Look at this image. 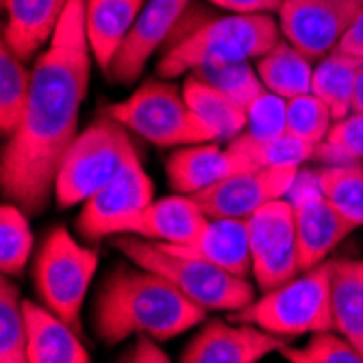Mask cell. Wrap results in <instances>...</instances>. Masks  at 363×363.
I'll list each match as a JSON object with an SVG mask.
<instances>
[{"instance_id": "1", "label": "cell", "mask_w": 363, "mask_h": 363, "mask_svg": "<svg viewBox=\"0 0 363 363\" xmlns=\"http://www.w3.org/2000/svg\"><path fill=\"white\" fill-rule=\"evenodd\" d=\"M91 57L85 0H70L52 40L33 65L28 107L0 163L3 196L28 216L46 209L59 163L79 135Z\"/></svg>"}, {"instance_id": "2", "label": "cell", "mask_w": 363, "mask_h": 363, "mask_svg": "<svg viewBox=\"0 0 363 363\" xmlns=\"http://www.w3.org/2000/svg\"><path fill=\"white\" fill-rule=\"evenodd\" d=\"M205 313L166 277L138 263H120L94 301V331L105 344H118L133 335L168 342L201 324Z\"/></svg>"}, {"instance_id": "3", "label": "cell", "mask_w": 363, "mask_h": 363, "mask_svg": "<svg viewBox=\"0 0 363 363\" xmlns=\"http://www.w3.org/2000/svg\"><path fill=\"white\" fill-rule=\"evenodd\" d=\"M191 28L179 30V40L166 46L157 63L161 79H179L211 61H257L283 38L279 20L270 13H230L203 20Z\"/></svg>"}, {"instance_id": "4", "label": "cell", "mask_w": 363, "mask_h": 363, "mask_svg": "<svg viewBox=\"0 0 363 363\" xmlns=\"http://www.w3.org/2000/svg\"><path fill=\"white\" fill-rule=\"evenodd\" d=\"M111 244L130 263L166 277L205 311L235 313L255 301V289L244 277H235L207 261L170 252L161 244L138 235H113Z\"/></svg>"}, {"instance_id": "5", "label": "cell", "mask_w": 363, "mask_h": 363, "mask_svg": "<svg viewBox=\"0 0 363 363\" xmlns=\"http://www.w3.org/2000/svg\"><path fill=\"white\" fill-rule=\"evenodd\" d=\"M333 263L335 259H326L285 285L263 291L259 301L230 313V320L257 324L263 331L289 342L307 333L335 331L331 305Z\"/></svg>"}, {"instance_id": "6", "label": "cell", "mask_w": 363, "mask_h": 363, "mask_svg": "<svg viewBox=\"0 0 363 363\" xmlns=\"http://www.w3.org/2000/svg\"><path fill=\"white\" fill-rule=\"evenodd\" d=\"M128 133V128L105 113L74 138L55 179V198L61 209L83 205L138 155Z\"/></svg>"}, {"instance_id": "7", "label": "cell", "mask_w": 363, "mask_h": 363, "mask_svg": "<svg viewBox=\"0 0 363 363\" xmlns=\"http://www.w3.org/2000/svg\"><path fill=\"white\" fill-rule=\"evenodd\" d=\"M138 138L161 146H189L216 142L211 130L196 118L187 105L183 89L168 79H148L126 101L105 111Z\"/></svg>"}, {"instance_id": "8", "label": "cell", "mask_w": 363, "mask_h": 363, "mask_svg": "<svg viewBox=\"0 0 363 363\" xmlns=\"http://www.w3.org/2000/svg\"><path fill=\"white\" fill-rule=\"evenodd\" d=\"M98 270V252L79 244L63 226L44 238L35 257V287L42 303L81 331V309Z\"/></svg>"}, {"instance_id": "9", "label": "cell", "mask_w": 363, "mask_h": 363, "mask_svg": "<svg viewBox=\"0 0 363 363\" xmlns=\"http://www.w3.org/2000/svg\"><path fill=\"white\" fill-rule=\"evenodd\" d=\"M152 194L155 185L140 155H133L105 187L83 203L77 218L79 233L89 242L124 235L133 220L152 203Z\"/></svg>"}, {"instance_id": "10", "label": "cell", "mask_w": 363, "mask_h": 363, "mask_svg": "<svg viewBox=\"0 0 363 363\" xmlns=\"http://www.w3.org/2000/svg\"><path fill=\"white\" fill-rule=\"evenodd\" d=\"M246 224L252 274L263 291H272L301 274L291 203L277 198L246 218Z\"/></svg>"}, {"instance_id": "11", "label": "cell", "mask_w": 363, "mask_h": 363, "mask_svg": "<svg viewBox=\"0 0 363 363\" xmlns=\"http://www.w3.org/2000/svg\"><path fill=\"white\" fill-rule=\"evenodd\" d=\"M363 9V0H283L279 16L283 38L320 61L333 52Z\"/></svg>"}, {"instance_id": "12", "label": "cell", "mask_w": 363, "mask_h": 363, "mask_svg": "<svg viewBox=\"0 0 363 363\" xmlns=\"http://www.w3.org/2000/svg\"><path fill=\"white\" fill-rule=\"evenodd\" d=\"M298 179V168H252L194 194L207 218L246 220L257 209L283 198Z\"/></svg>"}, {"instance_id": "13", "label": "cell", "mask_w": 363, "mask_h": 363, "mask_svg": "<svg viewBox=\"0 0 363 363\" xmlns=\"http://www.w3.org/2000/svg\"><path fill=\"white\" fill-rule=\"evenodd\" d=\"M289 340L235 320H207L181 352L183 363H257L281 352Z\"/></svg>"}, {"instance_id": "14", "label": "cell", "mask_w": 363, "mask_h": 363, "mask_svg": "<svg viewBox=\"0 0 363 363\" xmlns=\"http://www.w3.org/2000/svg\"><path fill=\"white\" fill-rule=\"evenodd\" d=\"M189 7L191 0H146L133 30L111 63L109 77L122 85L135 83L152 52L174 38Z\"/></svg>"}, {"instance_id": "15", "label": "cell", "mask_w": 363, "mask_h": 363, "mask_svg": "<svg viewBox=\"0 0 363 363\" xmlns=\"http://www.w3.org/2000/svg\"><path fill=\"white\" fill-rule=\"evenodd\" d=\"M291 205L296 220V240H298L301 272L311 270L318 263L326 261V257L337 248V244H342L357 228L320 191L318 181L311 191H305Z\"/></svg>"}, {"instance_id": "16", "label": "cell", "mask_w": 363, "mask_h": 363, "mask_svg": "<svg viewBox=\"0 0 363 363\" xmlns=\"http://www.w3.org/2000/svg\"><path fill=\"white\" fill-rule=\"evenodd\" d=\"M244 170H252L246 157L230 144L222 148L216 142L181 146L166 163V174L172 189L189 196Z\"/></svg>"}, {"instance_id": "17", "label": "cell", "mask_w": 363, "mask_h": 363, "mask_svg": "<svg viewBox=\"0 0 363 363\" xmlns=\"http://www.w3.org/2000/svg\"><path fill=\"white\" fill-rule=\"evenodd\" d=\"M170 252L185 255L207 261L216 268H222L235 277H248L252 272L248 224L238 218H209L205 228L191 242L181 246H168Z\"/></svg>"}, {"instance_id": "18", "label": "cell", "mask_w": 363, "mask_h": 363, "mask_svg": "<svg viewBox=\"0 0 363 363\" xmlns=\"http://www.w3.org/2000/svg\"><path fill=\"white\" fill-rule=\"evenodd\" d=\"M207 213L189 194H174L152 201L128 226L124 235H138L148 242L181 246L191 242L205 224Z\"/></svg>"}, {"instance_id": "19", "label": "cell", "mask_w": 363, "mask_h": 363, "mask_svg": "<svg viewBox=\"0 0 363 363\" xmlns=\"http://www.w3.org/2000/svg\"><path fill=\"white\" fill-rule=\"evenodd\" d=\"M5 11L3 42L24 61H30L48 42L70 0H0Z\"/></svg>"}, {"instance_id": "20", "label": "cell", "mask_w": 363, "mask_h": 363, "mask_svg": "<svg viewBox=\"0 0 363 363\" xmlns=\"http://www.w3.org/2000/svg\"><path fill=\"white\" fill-rule=\"evenodd\" d=\"M26 315V363H89V352L79 331L46 305L24 301Z\"/></svg>"}, {"instance_id": "21", "label": "cell", "mask_w": 363, "mask_h": 363, "mask_svg": "<svg viewBox=\"0 0 363 363\" xmlns=\"http://www.w3.org/2000/svg\"><path fill=\"white\" fill-rule=\"evenodd\" d=\"M146 0H85V28L94 61L109 74Z\"/></svg>"}, {"instance_id": "22", "label": "cell", "mask_w": 363, "mask_h": 363, "mask_svg": "<svg viewBox=\"0 0 363 363\" xmlns=\"http://www.w3.org/2000/svg\"><path fill=\"white\" fill-rule=\"evenodd\" d=\"M331 305L333 328L363 357V259H335Z\"/></svg>"}, {"instance_id": "23", "label": "cell", "mask_w": 363, "mask_h": 363, "mask_svg": "<svg viewBox=\"0 0 363 363\" xmlns=\"http://www.w3.org/2000/svg\"><path fill=\"white\" fill-rule=\"evenodd\" d=\"M183 96L196 118L213 133L216 142H230L246 130V109L198 77L187 74Z\"/></svg>"}, {"instance_id": "24", "label": "cell", "mask_w": 363, "mask_h": 363, "mask_svg": "<svg viewBox=\"0 0 363 363\" xmlns=\"http://www.w3.org/2000/svg\"><path fill=\"white\" fill-rule=\"evenodd\" d=\"M313 70V61L285 38H281L266 55L257 59V72L266 89L287 98V101L311 91Z\"/></svg>"}, {"instance_id": "25", "label": "cell", "mask_w": 363, "mask_h": 363, "mask_svg": "<svg viewBox=\"0 0 363 363\" xmlns=\"http://www.w3.org/2000/svg\"><path fill=\"white\" fill-rule=\"evenodd\" d=\"M361 68H363V59L350 57L337 48L322 57L320 63L315 65L311 91L326 103L335 122L352 113L354 85Z\"/></svg>"}, {"instance_id": "26", "label": "cell", "mask_w": 363, "mask_h": 363, "mask_svg": "<svg viewBox=\"0 0 363 363\" xmlns=\"http://www.w3.org/2000/svg\"><path fill=\"white\" fill-rule=\"evenodd\" d=\"M33 70L26 68V61L20 59L5 42L0 46V130L5 138H11L28 107Z\"/></svg>"}, {"instance_id": "27", "label": "cell", "mask_w": 363, "mask_h": 363, "mask_svg": "<svg viewBox=\"0 0 363 363\" xmlns=\"http://www.w3.org/2000/svg\"><path fill=\"white\" fill-rule=\"evenodd\" d=\"M228 144L246 157L250 168H301L320 150L318 144L301 140L291 133L274 140H255L242 133Z\"/></svg>"}, {"instance_id": "28", "label": "cell", "mask_w": 363, "mask_h": 363, "mask_svg": "<svg viewBox=\"0 0 363 363\" xmlns=\"http://www.w3.org/2000/svg\"><path fill=\"white\" fill-rule=\"evenodd\" d=\"M320 191L357 228L363 226V166L357 161L326 163L315 170Z\"/></svg>"}, {"instance_id": "29", "label": "cell", "mask_w": 363, "mask_h": 363, "mask_svg": "<svg viewBox=\"0 0 363 363\" xmlns=\"http://www.w3.org/2000/svg\"><path fill=\"white\" fill-rule=\"evenodd\" d=\"M189 74L209 83L228 98H233L244 109H248V105L259 94L266 91V85H263L257 68H252L250 61H211L198 65Z\"/></svg>"}, {"instance_id": "30", "label": "cell", "mask_w": 363, "mask_h": 363, "mask_svg": "<svg viewBox=\"0 0 363 363\" xmlns=\"http://www.w3.org/2000/svg\"><path fill=\"white\" fill-rule=\"evenodd\" d=\"M26 211L16 203L0 209V270L5 277H18L26 268L33 250V230Z\"/></svg>"}, {"instance_id": "31", "label": "cell", "mask_w": 363, "mask_h": 363, "mask_svg": "<svg viewBox=\"0 0 363 363\" xmlns=\"http://www.w3.org/2000/svg\"><path fill=\"white\" fill-rule=\"evenodd\" d=\"M0 361L26 363V315L18 285L3 274L0 283Z\"/></svg>"}, {"instance_id": "32", "label": "cell", "mask_w": 363, "mask_h": 363, "mask_svg": "<svg viewBox=\"0 0 363 363\" xmlns=\"http://www.w3.org/2000/svg\"><path fill=\"white\" fill-rule=\"evenodd\" d=\"M333 124L335 118L331 109L313 91L287 101V133L320 146L326 142Z\"/></svg>"}, {"instance_id": "33", "label": "cell", "mask_w": 363, "mask_h": 363, "mask_svg": "<svg viewBox=\"0 0 363 363\" xmlns=\"http://www.w3.org/2000/svg\"><path fill=\"white\" fill-rule=\"evenodd\" d=\"M281 354L289 363H363L361 352L337 331H318L303 348L285 346Z\"/></svg>"}, {"instance_id": "34", "label": "cell", "mask_w": 363, "mask_h": 363, "mask_svg": "<svg viewBox=\"0 0 363 363\" xmlns=\"http://www.w3.org/2000/svg\"><path fill=\"white\" fill-rule=\"evenodd\" d=\"M246 135L274 140L287 133V98L266 89L246 109Z\"/></svg>"}, {"instance_id": "35", "label": "cell", "mask_w": 363, "mask_h": 363, "mask_svg": "<svg viewBox=\"0 0 363 363\" xmlns=\"http://www.w3.org/2000/svg\"><path fill=\"white\" fill-rule=\"evenodd\" d=\"M324 146L340 159H363V111L337 120L328 133Z\"/></svg>"}, {"instance_id": "36", "label": "cell", "mask_w": 363, "mask_h": 363, "mask_svg": "<svg viewBox=\"0 0 363 363\" xmlns=\"http://www.w3.org/2000/svg\"><path fill=\"white\" fill-rule=\"evenodd\" d=\"M120 361H130V363H170L168 352L159 346V342L150 335H138L135 344L130 346Z\"/></svg>"}, {"instance_id": "37", "label": "cell", "mask_w": 363, "mask_h": 363, "mask_svg": "<svg viewBox=\"0 0 363 363\" xmlns=\"http://www.w3.org/2000/svg\"><path fill=\"white\" fill-rule=\"evenodd\" d=\"M211 5L242 16H255V13H279L283 0H209Z\"/></svg>"}, {"instance_id": "38", "label": "cell", "mask_w": 363, "mask_h": 363, "mask_svg": "<svg viewBox=\"0 0 363 363\" xmlns=\"http://www.w3.org/2000/svg\"><path fill=\"white\" fill-rule=\"evenodd\" d=\"M337 50H342L350 57L363 59V9L357 13V18L344 33V38L337 44Z\"/></svg>"}, {"instance_id": "39", "label": "cell", "mask_w": 363, "mask_h": 363, "mask_svg": "<svg viewBox=\"0 0 363 363\" xmlns=\"http://www.w3.org/2000/svg\"><path fill=\"white\" fill-rule=\"evenodd\" d=\"M352 111H363V68L359 70L357 85H354V98H352Z\"/></svg>"}]
</instances>
